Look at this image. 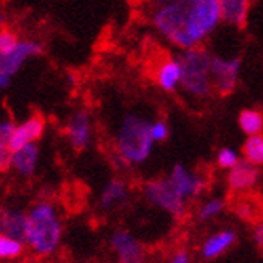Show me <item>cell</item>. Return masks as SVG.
Returning <instances> with one entry per match:
<instances>
[{
    "label": "cell",
    "mask_w": 263,
    "mask_h": 263,
    "mask_svg": "<svg viewBox=\"0 0 263 263\" xmlns=\"http://www.w3.org/2000/svg\"><path fill=\"white\" fill-rule=\"evenodd\" d=\"M154 29L179 50L202 47L221 25L218 0H155Z\"/></svg>",
    "instance_id": "obj_1"
},
{
    "label": "cell",
    "mask_w": 263,
    "mask_h": 263,
    "mask_svg": "<svg viewBox=\"0 0 263 263\" xmlns=\"http://www.w3.org/2000/svg\"><path fill=\"white\" fill-rule=\"evenodd\" d=\"M65 236L63 216L53 200L39 199L28 209L25 242L32 257L52 258L60 250Z\"/></svg>",
    "instance_id": "obj_2"
},
{
    "label": "cell",
    "mask_w": 263,
    "mask_h": 263,
    "mask_svg": "<svg viewBox=\"0 0 263 263\" xmlns=\"http://www.w3.org/2000/svg\"><path fill=\"white\" fill-rule=\"evenodd\" d=\"M151 123L137 113H124L113 137V162L117 166L137 168L148 162L155 148Z\"/></svg>",
    "instance_id": "obj_3"
},
{
    "label": "cell",
    "mask_w": 263,
    "mask_h": 263,
    "mask_svg": "<svg viewBox=\"0 0 263 263\" xmlns=\"http://www.w3.org/2000/svg\"><path fill=\"white\" fill-rule=\"evenodd\" d=\"M181 63V90L194 100L210 99L213 90L212 81V53L205 47L182 50L179 55Z\"/></svg>",
    "instance_id": "obj_4"
},
{
    "label": "cell",
    "mask_w": 263,
    "mask_h": 263,
    "mask_svg": "<svg viewBox=\"0 0 263 263\" xmlns=\"http://www.w3.org/2000/svg\"><path fill=\"white\" fill-rule=\"evenodd\" d=\"M142 196L148 205H152L154 209L166 213L175 220H182L189 213L191 203L175 191L166 176H158L145 181L142 186Z\"/></svg>",
    "instance_id": "obj_5"
},
{
    "label": "cell",
    "mask_w": 263,
    "mask_h": 263,
    "mask_svg": "<svg viewBox=\"0 0 263 263\" xmlns=\"http://www.w3.org/2000/svg\"><path fill=\"white\" fill-rule=\"evenodd\" d=\"M166 178L171 182V186L175 187V191L189 203L202 197L203 192L209 187L207 176L184 163H175Z\"/></svg>",
    "instance_id": "obj_6"
},
{
    "label": "cell",
    "mask_w": 263,
    "mask_h": 263,
    "mask_svg": "<svg viewBox=\"0 0 263 263\" xmlns=\"http://www.w3.org/2000/svg\"><path fill=\"white\" fill-rule=\"evenodd\" d=\"M242 60L241 57L212 55V81L216 96H231L239 83Z\"/></svg>",
    "instance_id": "obj_7"
},
{
    "label": "cell",
    "mask_w": 263,
    "mask_h": 263,
    "mask_svg": "<svg viewBox=\"0 0 263 263\" xmlns=\"http://www.w3.org/2000/svg\"><path fill=\"white\" fill-rule=\"evenodd\" d=\"M42 53V45L34 41H21L16 49L0 53V90L10 86L13 78L28 60Z\"/></svg>",
    "instance_id": "obj_8"
},
{
    "label": "cell",
    "mask_w": 263,
    "mask_h": 263,
    "mask_svg": "<svg viewBox=\"0 0 263 263\" xmlns=\"http://www.w3.org/2000/svg\"><path fill=\"white\" fill-rule=\"evenodd\" d=\"M108 244L118 263H145V246L126 228H117L108 236Z\"/></svg>",
    "instance_id": "obj_9"
},
{
    "label": "cell",
    "mask_w": 263,
    "mask_h": 263,
    "mask_svg": "<svg viewBox=\"0 0 263 263\" xmlns=\"http://www.w3.org/2000/svg\"><path fill=\"white\" fill-rule=\"evenodd\" d=\"M65 136L70 147L76 152H83L94 141V123L87 108H78L66 121Z\"/></svg>",
    "instance_id": "obj_10"
},
{
    "label": "cell",
    "mask_w": 263,
    "mask_h": 263,
    "mask_svg": "<svg viewBox=\"0 0 263 263\" xmlns=\"http://www.w3.org/2000/svg\"><path fill=\"white\" fill-rule=\"evenodd\" d=\"M239 236L234 228H221L203 237L199 246V255L203 261H213L226 255L237 244Z\"/></svg>",
    "instance_id": "obj_11"
},
{
    "label": "cell",
    "mask_w": 263,
    "mask_h": 263,
    "mask_svg": "<svg viewBox=\"0 0 263 263\" xmlns=\"http://www.w3.org/2000/svg\"><path fill=\"white\" fill-rule=\"evenodd\" d=\"M131 200V187L126 179L111 178L100 189L97 205L102 212L111 213L124 209Z\"/></svg>",
    "instance_id": "obj_12"
},
{
    "label": "cell",
    "mask_w": 263,
    "mask_h": 263,
    "mask_svg": "<svg viewBox=\"0 0 263 263\" xmlns=\"http://www.w3.org/2000/svg\"><path fill=\"white\" fill-rule=\"evenodd\" d=\"M261 181V168L246 162L241 158L234 168H231L226 175V186L231 192L246 194L254 191Z\"/></svg>",
    "instance_id": "obj_13"
},
{
    "label": "cell",
    "mask_w": 263,
    "mask_h": 263,
    "mask_svg": "<svg viewBox=\"0 0 263 263\" xmlns=\"http://www.w3.org/2000/svg\"><path fill=\"white\" fill-rule=\"evenodd\" d=\"M39 158H41V148L37 144L23 145L20 148L11 151L8 168L13 171L16 176L26 179V178L34 176V173L37 171Z\"/></svg>",
    "instance_id": "obj_14"
},
{
    "label": "cell",
    "mask_w": 263,
    "mask_h": 263,
    "mask_svg": "<svg viewBox=\"0 0 263 263\" xmlns=\"http://www.w3.org/2000/svg\"><path fill=\"white\" fill-rule=\"evenodd\" d=\"M155 84L166 94H173L181 87V63L176 57H165L154 70Z\"/></svg>",
    "instance_id": "obj_15"
},
{
    "label": "cell",
    "mask_w": 263,
    "mask_h": 263,
    "mask_svg": "<svg viewBox=\"0 0 263 263\" xmlns=\"http://www.w3.org/2000/svg\"><path fill=\"white\" fill-rule=\"evenodd\" d=\"M26 223L28 209H23L20 205H2L0 207V234L25 241Z\"/></svg>",
    "instance_id": "obj_16"
},
{
    "label": "cell",
    "mask_w": 263,
    "mask_h": 263,
    "mask_svg": "<svg viewBox=\"0 0 263 263\" xmlns=\"http://www.w3.org/2000/svg\"><path fill=\"white\" fill-rule=\"evenodd\" d=\"M45 131V121L41 115H32L28 120L15 124L13 134L10 139V148L15 151L28 144H37V141L44 136Z\"/></svg>",
    "instance_id": "obj_17"
},
{
    "label": "cell",
    "mask_w": 263,
    "mask_h": 263,
    "mask_svg": "<svg viewBox=\"0 0 263 263\" xmlns=\"http://www.w3.org/2000/svg\"><path fill=\"white\" fill-rule=\"evenodd\" d=\"M221 23L242 29L247 25L252 0H218Z\"/></svg>",
    "instance_id": "obj_18"
},
{
    "label": "cell",
    "mask_w": 263,
    "mask_h": 263,
    "mask_svg": "<svg viewBox=\"0 0 263 263\" xmlns=\"http://www.w3.org/2000/svg\"><path fill=\"white\" fill-rule=\"evenodd\" d=\"M224 209H226L224 197H221V196L207 197L197 205L196 212H194V220H196V223H199V224L212 223L224 212Z\"/></svg>",
    "instance_id": "obj_19"
},
{
    "label": "cell",
    "mask_w": 263,
    "mask_h": 263,
    "mask_svg": "<svg viewBox=\"0 0 263 263\" xmlns=\"http://www.w3.org/2000/svg\"><path fill=\"white\" fill-rule=\"evenodd\" d=\"M26 252L28 247L23 239L0 234V261L15 263L21 258H25Z\"/></svg>",
    "instance_id": "obj_20"
},
{
    "label": "cell",
    "mask_w": 263,
    "mask_h": 263,
    "mask_svg": "<svg viewBox=\"0 0 263 263\" xmlns=\"http://www.w3.org/2000/svg\"><path fill=\"white\" fill-rule=\"evenodd\" d=\"M237 124L247 137L263 134V113L257 108H244L237 117Z\"/></svg>",
    "instance_id": "obj_21"
},
{
    "label": "cell",
    "mask_w": 263,
    "mask_h": 263,
    "mask_svg": "<svg viewBox=\"0 0 263 263\" xmlns=\"http://www.w3.org/2000/svg\"><path fill=\"white\" fill-rule=\"evenodd\" d=\"M241 157L246 162L263 168V134L247 137L241 148Z\"/></svg>",
    "instance_id": "obj_22"
},
{
    "label": "cell",
    "mask_w": 263,
    "mask_h": 263,
    "mask_svg": "<svg viewBox=\"0 0 263 263\" xmlns=\"http://www.w3.org/2000/svg\"><path fill=\"white\" fill-rule=\"evenodd\" d=\"M15 124L4 120L0 121V171L8 170L10 163V155H11V148H10V139L11 134H13Z\"/></svg>",
    "instance_id": "obj_23"
},
{
    "label": "cell",
    "mask_w": 263,
    "mask_h": 263,
    "mask_svg": "<svg viewBox=\"0 0 263 263\" xmlns=\"http://www.w3.org/2000/svg\"><path fill=\"white\" fill-rule=\"evenodd\" d=\"M241 154H239L236 148L233 147H221L215 155V163L220 170L230 171L231 168H234L239 162H241Z\"/></svg>",
    "instance_id": "obj_24"
},
{
    "label": "cell",
    "mask_w": 263,
    "mask_h": 263,
    "mask_svg": "<svg viewBox=\"0 0 263 263\" xmlns=\"http://www.w3.org/2000/svg\"><path fill=\"white\" fill-rule=\"evenodd\" d=\"M20 37L15 31L11 29H0V53H8L20 44Z\"/></svg>",
    "instance_id": "obj_25"
},
{
    "label": "cell",
    "mask_w": 263,
    "mask_h": 263,
    "mask_svg": "<svg viewBox=\"0 0 263 263\" xmlns=\"http://www.w3.org/2000/svg\"><path fill=\"white\" fill-rule=\"evenodd\" d=\"M151 136L155 144H162L170 137V126L165 120H154L151 123Z\"/></svg>",
    "instance_id": "obj_26"
},
{
    "label": "cell",
    "mask_w": 263,
    "mask_h": 263,
    "mask_svg": "<svg viewBox=\"0 0 263 263\" xmlns=\"http://www.w3.org/2000/svg\"><path fill=\"white\" fill-rule=\"evenodd\" d=\"M234 213L239 216V218H242V220H250L254 216L255 213V207H254V202L252 200H239L236 203V207H234Z\"/></svg>",
    "instance_id": "obj_27"
},
{
    "label": "cell",
    "mask_w": 263,
    "mask_h": 263,
    "mask_svg": "<svg viewBox=\"0 0 263 263\" xmlns=\"http://www.w3.org/2000/svg\"><path fill=\"white\" fill-rule=\"evenodd\" d=\"M250 236H252V242L255 244V247L263 252V218L257 220L252 224V231H250Z\"/></svg>",
    "instance_id": "obj_28"
},
{
    "label": "cell",
    "mask_w": 263,
    "mask_h": 263,
    "mask_svg": "<svg viewBox=\"0 0 263 263\" xmlns=\"http://www.w3.org/2000/svg\"><path fill=\"white\" fill-rule=\"evenodd\" d=\"M168 263H192V257L191 252L186 249H178L173 254L170 255Z\"/></svg>",
    "instance_id": "obj_29"
},
{
    "label": "cell",
    "mask_w": 263,
    "mask_h": 263,
    "mask_svg": "<svg viewBox=\"0 0 263 263\" xmlns=\"http://www.w3.org/2000/svg\"><path fill=\"white\" fill-rule=\"evenodd\" d=\"M15 263H47L45 260H42V258H37V257H25V258H21V260H18V261H15Z\"/></svg>",
    "instance_id": "obj_30"
}]
</instances>
